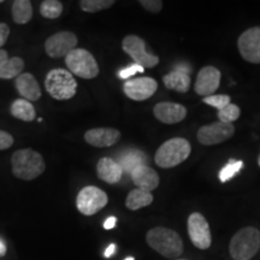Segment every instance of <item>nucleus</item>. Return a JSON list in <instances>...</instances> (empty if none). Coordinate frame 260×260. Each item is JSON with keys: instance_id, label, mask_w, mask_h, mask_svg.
Instances as JSON below:
<instances>
[{"instance_id": "obj_11", "label": "nucleus", "mask_w": 260, "mask_h": 260, "mask_svg": "<svg viewBox=\"0 0 260 260\" xmlns=\"http://www.w3.org/2000/svg\"><path fill=\"white\" fill-rule=\"evenodd\" d=\"M235 133V126L232 123L216 122L212 124L201 126L198 132V140L200 144L213 146L222 144L229 140Z\"/></svg>"}, {"instance_id": "obj_4", "label": "nucleus", "mask_w": 260, "mask_h": 260, "mask_svg": "<svg viewBox=\"0 0 260 260\" xmlns=\"http://www.w3.org/2000/svg\"><path fill=\"white\" fill-rule=\"evenodd\" d=\"M191 152L190 144L188 140L182 138H174L168 140L158 148L154 161L159 168L170 169L177 167L189 157Z\"/></svg>"}, {"instance_id": "obj_6", "label": "nucleus", "mask_w": 260, "mask_h": 260, "mask_svg": "<svg viewBox=\"0 0 260 260\" xmlns=\"http://www.w3.org/2000/svg\"><path fill=\"white\" fill-rule=\"evenodd\" d=\"M65 64L71 74L90 80L99 75V67L93 54L83 48H75L65 57Z\"/></svg>"}, {"instance_id": "obj_8", "label": "nucleus", "mask_w": 260, "mask_h": 260, "mask_svg": "<svg viewBox=\"0 0 260 260\" xmlns=\"http://www.w3.org/2000/svg\"><path fill=\"white\" fill-rule=\"evenodd\" d=\"M122 48L134 59L135 64L140 65L144 69H152L159 63V57L146 51L145 40L136 35H128L123 39Z\"/></svg>"}, {"instance_id": "obj_23", "label": "nucleus", "mask_w": 260, "mask_h": 260, "mask_svg": "<svg viewBox=\"0 0 260 260\" xmlns=\"http://www.w3.org/2000/svg\"><path fill=\"white\" fill-rule=\"evenodd\" d=\"M11 113L15 118L21 119L24 122L34 121L37 117L35 107L32 106L30 102L25 99H17L12 103L11 105Z\"/></svg>"}, {"instance_id": "obj_32", "label": "nucleus", "mask_w": 260, "mask_h": 260, "mask_svg": "<svg viewBox=\"0 0 260 260\" xmlns=\"http://www.w3.org/2000/svg\"><path fill=\"white\" fill-rule=\"evenodd\" d=\"M144 70H145L144 68L140 67V65L134 63L133 65H130V67L125 68V69H123V70L119 71L118 76L121 77V79L125 80V79H129V77L134 76L135 74H141V73H144Z\"/></svg>"}, {"instance_id": "obj_27", "label": "nucleus", "mask_w": 260, "mask_h": 260, "mask_svg": "<svg viewBox=\"0 0 260 260\" xmlns=\"http://www.w3.org/2000/svg\"><path fill=\"white\" fill-rule=\"evenodd\" d=\"M112 5H115L113 0H81L80 2L81 9L89 14H95V12L110 9Z\"/></svg>"}, {"instance_id": "obj_15", "label": "nucleus", "mask_w": 260, "mask_h": 260, "mask_svg": "<svg viewBox=\"0 0 260 260\" xmlns=\"http://www.w3.org/2000/svg\"><path fill=\"white\" fill-rule=\"evenodd\" d=\"M162 82L168 89L187 93L190 88V67L187 63L176 65L174 70L162 77Z\"/></svg>"}, {"instance_id": "obj_33", "label": "nucleus", "mask_w": 260, "mask_h": 260, "mask_svg": "<svg viewBox=\"0 0 260 260\" xmlns=\"http://www.w3.org/2000/svg\"><path fill=\"white\" fill-rule=\"evenodd\" d=\"M12 145H14V138H12V135H10L9 133L4 132V130H0V151L10 148Z\"/></svg>"}, {"instance_id": "obj_24", "label": "nucleus", "mask_w": 260, "mask_h": 260, "mask_svg": "<svg viewBox=\"0 0 260 260\" xmlns=\"http://www.w3.org/2000/svg\"><path fill=\"white\" fill-rule=\"evenodd\" d=\"M12 18L17 24H25L32 17V6L29 0H15L12 3Z\"/></svg>"}, {"instance_id": "obj_16", "label": "nucleus", "mask_w": 260, "mask_h": 260, "mask_svg": "<svg viewBox=\"0 0 260 260\" xmlns=\"http://www.w3.org/2000/svg\"><path fill=\"white\" fill-rule=\"evenodd\" d=\"M153 113L155 118L165 124H175L183 121L187 116V109L176 103H159L154 106Z\"/></svg>"}, {"instance_id": "obj_7", "label": "nucleus", "mask_w": 260, "mask_h": 260, "mask_svg": "<svg viewBox=\"0 0 260 260\" xmlns=\"http://www.w3.org/2000/svg\"><path fill=\"white\" fill-rule=\"evenodd\" d=\"M109 203V197L100 188L88 186L80 190L76 198V207L84 216H93L102 211Z\"/></svg>"}, {"instance_id": "obj_25", "label": "nucleus", "mask_w": 260, "mask_h": 260, "mask_svg": "<svg viewBox=\"0 0 260 260\" xmlns=\"http://www.w3.org/2000/svg\"><path fill=\"white\" fill-rule=\"evenodd\" d=\"M24 69V60L19 57H11L0 68V79L11 80L17 79Z\"/></svg>"}, {"instance_id": "obj_3", "label": "nucleus", "mask_w": 260, "mask_h": 260, "mask_svg": "<svg viewBox=\"0 0 260 260\" xmlns=\"http://www.w3.org/2000/svg\"><path fill=\"white\" fill-rule=\"evenodd\" d=\"M260 249V232L254 226H246L232 237L229 245L234 260H251Z\"/></svg>"}, {"instance_id": "obj_14", "label": "nucleus", "mask_w": 260, "mask_h": 260, "mask_svg": "<svg viewBox=\"0 0 260 260\" xmlns=\"http://www.w3.org/2000/svg\"><path fill=\"white\" fill-rule=\"evenodd\" d=\"M220 71L214 67H205L199 71L195 81V92L206 98L213 95V92L218 89L220 83Z\"/></svg>"}, {"instance_id": "obj_39", "label": "nucleus", "mask_w": 260, "mask_h": 260, "mask_svg": "<svg viewBox=\"0 0 260 260\" xmlns=\"http://www.w3.org/2000/svg\"><path fill=\"white\" fill-rule=\"evenodd\" d=\"M124 260H135V258H134V256H128V258L124 259Z\"/></svg>"}, {"instance_id": "obj_30", "label": "nucleus", "mask_w": 260, "mask_h": 260, "mask_svg": "<svg viewBox=\"0 0 260 260\" xmlns=\"http://www.w3.org/2000/svg\"><path fill=\"white\" fill-rule=\"evenodd\" d=\"M203 102L205 104H207V105L216 107L218 111H220V110H223L224 107L229 105L230 102H232V99H230L229 95H225V94H220V95H210V96L204 98Z\"/></svg>"}, {"instance_id": "obj_29", "label": "nucleus", "mask_w": 260, "mask_h": 260, "mask_svg": "<svg viewBox=\"0 0 260 260\" xmlns=\"http://www.w3.org/2000/svg\"><path fill=\"white\" fill-rule=\"evenodd\" d=\"M240 115H241V110H240V107L235 105V104L230 103L229 105L224 107L223 110L218 111V119L219 122L232 123L233 124V122L236 121V119L240 117Z\"/></svg>"}, {"instance_id": "obj_12", "label": "nucleus", "mask_w": 260, "mask_h": 260, "mask_svg": "<svg viewBox=\"0 0 260 260\" xmlns=\"http://www.w3.org/2000/svg\"><path fill=\"white\" fill-rule=\"evenodd\" d=\"M240 54L249 63L260 64V27L247 29L237 40Z\"/></svg>"}, {"instance_id": "obj_5", "label": "nucleus", "mask_w": 260, "mask_h": 260, "mask_svg": "<svg viewBox=\"0 0 260 260\" xmlns=\"http://www.w3.org/2000/svg\"><path fill=\"white\" fill-rule=\"evenodd\" d=\"M45 87L53 99L69 100L76 94L77 82L70 71L53 69L46 75Z\"/></svg>"}, {"instance_id": "obj_17", "label": "nucleus", "mask_w": 260, "mask_h": 260, "mask_svg": "<svg viewBox=\"0 0 260 260\" xmlns=\"http://www.w3.org/2000/svg\"><path fill=\"white\" fill-rule=\"evenodd\" d=\"M121 139L119 130L113 128H95L90 129L84 134L87 144L94 147H111Z\"/></svg>"}, {"instance_id": "obj_31", "label": "nucleus", "mask_w": 260, "mask_h": 260, "mask_svg": "<svg viewBox=\"0 0 260 260\" xmlns=\"http://www.w3.org/2000/svg\"><path fill=\"white\" fill-rule=\"evenodd\" d=\"M140 5L152 14H158L162 9V2L160 0H140Z\"/></svg>"}, {"instance_id": "obj_26", "label": "nucleus", "mask_w": 260, "mask_h": 260, "mask_svg": "<svg viewBox=\"0 0 260 260\" xmlns=\"http://www.w3.org/2000/svg\"><path fill=\"white\" fill-rule=\"evenodd\" d=\"M63 12V4L58 0H45L40 5V14L42 17L56 19Z\"/></svg>"}, {"instance_id": "obj_19", "label": "nucleus", "mask_w": 260, "mask_h": 260, "mask_svg": "<svg viewBox=\"0 0 260 260\" xmlns=\"http://www.w3.org/2000/svg\"><path fill=\"white\" fill-rule=\"evenodd\" d=\"M16 89L28 102H37L41 98V88L34 75L22 73L15 81Z\"/></svg>"}, {"instance_id": "obj_10", "label": "nucleus", "mask_w": 260, "mask_h": 260, "mask_svg": "<svg viewBox=\"0 0 260 260\" xmlns=\"http://www.w3.org/2000/svg\"><path fill=\"white\" fill-rule=\"evenodd\" d=\"M77 46V37L73 31H59L45 42V50L51 58L67 57Z\"/></svg>"}, {"instance_id": "obj_1", "label": "nucleus", "mask_w": 260, "mask_h": 260, "mask_svg": "<svg viewBox=\"0 0 260 260\" xmlns=\"http://www.w3.org/2000/svg\"><path fill=\"white\" fill-rule=\"evenodd\" d=\"M148 246L165 258H177L183 253V241L176 232L164 226H155L146 235Z\"/></svg>"}, {"instance_id": "obj_2", "label": "nucleus", "mask_w": 260, "mask_h": 260, "mask_svg": "<svg viewBox=\"0 0 260 260\" xmlns=\"http://www.w3.org/2000/svg\"><path fill=\"white\" fill-rule=\"evenodd\" d=\"M11 165L15 176L24 181L39 177L46 169L42 155L31 148L16 151L11 157Z\"/></svg>"}, {"instance_id": "obj_38", "label": "nucleus", "mask_w": 260, "mask_h": 260, "mask_svg": "<svg viewBox=\"0 0 260 260\" xmlns=\"http://www.w3.org/2000/svg\"><path fill=\"white\" fill-rule=\"evenodd\" d=\"M6 254V246L4 241L0 239V256H4Z\"/></svg>"}, {"instance_id": "obj_35", "label": "nucleus", "mask_w": 260, "mask_h": 260, "mask_svg": "<svg viewBox=\"0 0 260 260\" xmlns=\"http://www.w3.org/2000/svg\"><path fill=\"white\" fill-rule=\"evenodd\" d=\"M116 224H117L116 217H109V218L105 220V223H104V228H105L106 230L113 229V228L116 226Z\"/></svg>"}, {"instance_id": "obj_37", "label": "nucleus", "mask_w": 260, "mask_h": 260, "mask_svg": "<svg viewBox=\"0 0 260 260\" xmlns=\"http://www.w3.org/2000/svg\"><path fill=\"white\" fill-rule=\"evenodd\" d=\"M115 252H116V245H115V243H111V245H110L106 248V251H105V253H104V255H105V258H110V256L115 254Z\"/></svg>"}, {"instance_id": "obj_13", "label": "nucleus", "mask_w": 260, "mask_h": 260, "mask_svg": "<svg viewBox=\"0 0 260 260\" xmlns=\"http://www.w3.org/2000/svg\"><path fill=\"white\" fill-rule=\"evenodd\" d=\"M158 89V82L151 77H139V79L126 81L123 86L125 95L135 102H144L149 99Z\"/></svg>"}, {"instance_id": "obj_36", "label": "nucleus", "mask_w": 260, "mask_h": 260, "mask_svg": "<svg viewBox=\"0 0 260 260\" xmlns=\"http://www.w3.org/2000/svg\"><path fill=\"white\" fill-rule=\"evenodd\" d=\"M8 60H9L8 52H6L5 50H2V48H0V68H2L3 65H4Z\"/></svg>"}, {"instance_id": "obj_22", "label": "nucleus", "mask_w": 260, "mask_h": 260, "mask_svg": "<svg viewBox=\"0 0 260 260\" xmlns=\"http://www.w3.org/2000/svg\"><path fill=\"white\" fill-rule=\"evenodd\" d=\"M152 203H153V195H152V193L136 188V189L130 191L128 197H126L125 206L129 210L136 211L142 209V207L148 206Z\"/></svg>"}, {"instance_id": "obj_42", "label": "nucleus", "mask_w": 260, "mask_h": 260, "mask_svg": "<svg viewBox=\"0 0 260 260\" xmlns=\"http://www.w3.org/2000/svg\"><path fill=\"white\" fill-rule=\"evenodd\" d=\"M177 260H184V259H177Z\"/></svg>"}, {"instance_id": "obj_18", "label": "nucleus", "mask_w": 260, "mask_h": 260, "mask_svg": "<svg viewBox=\"0 0 260 260\" xmlns=\"http://www.w3.org/2000/svg\"><path fill=\"white\" fill-rule=\"evenodd\" d=\"M132 180L139 189L145 191L154 190L159 186V175L154 169L149 168L148 165H141L132 171Z\"/></svg>"}, {"instance_id": "obj_41", "label": "nucleus", "mask_w": 260, "mask_h": 260, "mask_svg": "<svg viewBox=\"0 0 260 260\" xmlns=\"http://www.w3.org/2000/svg\"><path fill=\"white\" fill-rule=\"evenodd\" d=\"M2 3H3V0H0V4H2Z\"/></svg>"}, {"instance_id": "obj_28", "label": "nucleus", "mask_w": 260, "mask_h": 260, "mask_svg": "<svg viewBox=\"0 0 260 260\" xmlns=\"http://www.w3.org/2000/svg\"><path fill=\"white\" fill-rule=\"evenodd\" d=\"M243 168V161L241 160H234L232 159L228 164L219 171V181L225 183L229 180L235 176V175Z\"/></svg>"}, {"instance_id": "obj_21", "label": "nucleus", "mask_w": 260, "mask_h": 260, "mask_svg": "<svg viewBox=\"0 0 260 260\" xmlns=\"http://www.w3.org/2000/svg\"><path fill=\"white\" fill-rule=\"evenodd\" d=\"M119 165H121L122 170L132 174L133 170L136 168L141 167V165H146L147 162V155L144 152L138 151V149H132V151L124 152L121 157H119Z\"/></svg>"}, {"instance_id": "obj_9", "label": "nucleus", "mask_w": 260, "mask_h": 260, "mask_svg": "<svg viewBox=\"0 0 260 260\" xmlns=\"http://www.w3.org/2000/svg\"><path fill=\"white\" fill-rule=\"evenodd\" d=\"M188 235L191 243L199 249H207L212 243L209 222L199 212L191 213L188 218Z\"/></svg>"}, {"instance_id": "obj_20", "label": "nucleus", "mask_w": 260, "mask_h": 260, "mask_svg": "<svg viewBox=\"0 0 260 260\" xmlns=\"http://www.w3.org/2000/svg\"><path fill=\"white\" fill-rule=\"evenodd\" d=\"M96 172L100 180L109 184L118 183L123 176L121 165L111 158H102L96 164Z\"/></svg>"}, {"instance_id": "obj_34", "label": "nucleus", "mask_w": 260, "mask_h": 260, "mask_svg": "<svg viewBox=\"0 0 260 260\" xmlns=\"http://www.w3.org/2000/svg\"><path fill=\"white\" fill-rule=\"evenodd\" d=\"M9 35H10L9 25L0 22V48H2V46H4L5 42L8 41Z\"/></svg>"}, {"instance_id": "obj_40", "label": "nucleus", "mask_w": 260, "mask_h": 260, "mask_svg": "<svg viewBox=\"0 0 260 260\" xmlns=\"http://www.w3.org/2000/svg\"><path fill=\"white\" fill-rule=\"evenodd\" d=\"M258 164H259V167H260V157H259V159H258Z\"/></svg>"}]
</instances>
